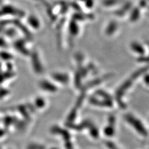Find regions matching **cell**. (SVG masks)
<instances>
[{
    "label": "cell",
    "instance_id": "cell-1",
    "mask_svg": "<svg viewBox=\"0 0 149 149\" xmlns=\"http://www.w3.org/2000/svg\"><path fill=\"white\" fill-rule=\"evenodd\" d=\"M127 123L130 124V127L136 130V132L140 134L141 136L146 137L147 136V132L146 127L143 126V125L140 120H137V119H132L128 118L127 119Z\"/></svg>",
    "mask_w": 149,
    "mask_h": 149
}]
</instances>
